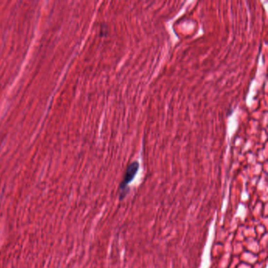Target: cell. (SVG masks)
Returning <instances> with one entry per match:
<instances>
[{
    "label": "cell",
    "instance_id": "6da1fadb",
    "mask_svg": "<svg viewBox=\"0 0 268 268\" xmlns=\"http://www.w3.org/2000/svg\"><path fill=\"white\" fill-rule=\"evenodd\" d=\"M139 169H140V164L137 161L132 162L127 167V170L125 172V176H124L123 180L121 182L120 189H119L121 200H123L127 195V193H128L127 191H129L128 184L133 180Z\"/></svg>",
    "mask_w": 268,
    "mask_h": 268
}]
</instances>
